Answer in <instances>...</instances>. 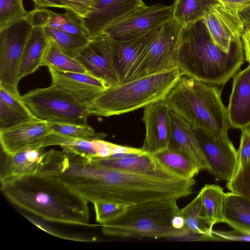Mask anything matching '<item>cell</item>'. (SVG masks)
<instances>
[{
    "instance_id": "cell-8",
    "label": "cell",
    "mask_w": 250,
    "mask_h": 250,
    "mask_svg": "<svg viewBox=\"0 0 250 250\" xmlns=\"http://www.w3.org/2000/svg\"><path fill=\"white\" fill-rule=\"evenodd\" d=\"M32 28L25 18L0 29V85L9 89L18 91L20 64Z\"/></svg>"
},
{
    "instance_id": "cell-39",
    "label": "cell",
    "mask_w": 250,
    "mask_h": 250,
    "mask_svg": "<svg viewBox=\"0 0 250 250\" xmlns=\"http://www.w3.org/2000/svg\"><path fill=\"white\" fill-rule=\"evenodd\" d=\"M241 130L240 146L237 151V169L250 161V126Z\"/></svg>"
},
{
    "instance_id": "cell-15",
    "label": "cell",
    "mask_w": 250,
    "mask_h": 250,
    "mask_svg": "<svg viewBox=\"0 0 250 250\" xmlns=\"http://www.w3.org/2000/svg\"><path fill=\"white\" fill-rule=\"evenodd\" d=\"M48 68L52 84L86 106L110 86L104 80L89 74L63 71L52 66Z\"/></svg>"
},
{
    "instance_id": "cell-33",
    "label": "cell",
    "mask_w": 250,
    "mask_h": 250,
    "mask_svg": "<svg viewBox=\"0 0 250 250\" xmlns=\"http://www.w3.org/2000/svg\"><path fill=\"white\" fill-rule=\"evenodd\" d=\"M23 0H0V29L28 17Z\"/></svg>"
},
{
    "instance_id": "cell-10",
    "label": "cell",
    "mask_w": 250,
    "mask_h": 250,
    "mask_svg": "<svg viewBox=\"0 0 250 250\" xmlns=\"http://www.w3.org/2000/svg\"><path fill=\"white\" fill-rule=\"evenodd\" d=\"M172 18V5L145 6L107 29L105 34L115 42L138 38L161 27Z\"/></svg>"
},
{
    "instance_id": "cell-18",
    "label": "cell",
    "mask_w": 250,
    "mask_h": 250,
    "mask_svg": "<svg viewBox=\"0 0 250 250\" xmlns=\"http://www.w3.org/2000/svg\"><path fill=\"white\" fill-rule=\"evenodd\" d=\"M227 112L231 127L250 126V64L233 76Z\"/></svg>"
},
{
    "instance_id": "cell-40",
    "label": "cell",
    "mask_w": 250,
    "mask_h": 250,
    "mask_svg": "<svg viewBox=\"0 0 250 250\" xmlns=\"http://www.w3.org/2000/svg\"><path fill=\"white\" fill-rule=\"evenodd\" d=\"M212 233L224 241H242L250 242V234L234 229L230 231L212 230Z\"/></svg>"
},
{
    "instance_id": "cell-36",
    "label": "cell",
    "mask_w": 250,
    "mask_h": 250,
    "mask_svg": "<svg viewBox=\"0 0 250 250\" xmlns=\"http://www.w3.org/2000/svg\"><path fill=\"white\" fill-rule=\"evenodd\" d=\"M0 100L27 119L33 117L21 101L18 91L10 90L0 85Z\"/></svg>"
},
{
    "instance_id": "cell-5",
    "label": "cell",
    "mask_w": 250,
    "mask_h": 250,
    "mask_svg": "<svg viewBox=\"0 0 250 250\" xmlns=\"http://www.w3.org/2000/svg\"><path fill=\"white\" fill-rule=\"evenodd\" d=\"M182 75L177 67L111 86L87 106L89 115L128 113L164 99Z\"/></svg>"
},
{
    "instance_id": "cell-17",
    "label": "cell",
    "mask_w": 250,
    "mask_h": 250,
    "mask_svg": "<svg viewBox=\"0 0 250 250\" xmlns=\"http://www.w3.org/2000/svg\"><path fill=\"white\" fill-rule=\"evenodd\" d=\"M99 164L129 172L169 178H181L162 164L153 155L146 152L93 159Z\"/></svg>"
},
{
    "instance_id": "cell-6",
    "label": "cell",
    "mask_w": 250,
    "mask_h": 250,
    "mask_svg": "<svg viewBox=\"0 0 250 250\" xmlns=\"http://www.w3.org/2000/svg\"><path fill=\"white\" fill-rule=\"evenodd\" d=\"M21 100L32 116L40 120L50 123L87 125V106L53 84L32 90L21 96Z\"/></svg>"
},
{
    "instance_id": "cell-20",
    "label": "cell",
    "mask_w": 250,
    "mask_h": 250,
    "mask_svg": "<svg viewBox=\"0 0 250 250\" xmlns=\"http://www.w3.org/2000/svg\"><path fill=\"white\" fill-rule=\"evenodd\" d=\"M44 148L6 155L0 174L1 189L24 177L36 175L43 161Z\"/></svg>"
},
{
    "instance_id": "cell-14",
    "label": "cell",
    "mask_w": 250,
    "mask_h": 250,
    "mask_svg": "<svg viewBox=\"0 0 250 250\" xmlns=\"http://www.w3.org/2000/svg\"><path fill=\"white\" fill-rule=\"evenodd\" d=\"M146 5L143 0H98L91 13L82 19L89 39L102 34L130 13Z\"/></svg>"
},
{
    "instance_id": "cell-19",
    "label": "cell",
    "mask_w": 250,
    "mask_h": 250,
    "mask_svg": "<svg viewBox=\"0 0 250 250\" xmlns=\"http://www.w3.org/2000/svg\"><path fill=\"white\" fill-rule=\"evenodd\" d=\"M171 135L168 148L182 150L190 155L202 170L210 166L199 142L195 128L179 114L170 109Z\"/></svg>"
},
{
    "instance_id": "cell-1",
    "label": "cell",
    "mask_w": 250,
    "mask_h": 250,
    "mask_svg": "<svg viewBox=\"0 0 250 250\" xmlns=\"http://www.w3.org/2000/svg\"><path fill=\"white\" fill-rule=\"evenodd\" d=\"M241 38L225 52L213 42L203 20L184 26L176 54L182 76L213 85L225 83L244 62Z\"/></svg>"
},
{
    "instance_id": "cell-30",
    "label": "cell",
    "mask_w": 250,
    "mask_h": 250,
    "mask_svg": "<svg viewBox=\"0 0 250 250\" xmlns=\"http://www.w3.org/2000/svg\"><path fill=\"white\" fill-rule=\"evenodd\" d=\"M205 211L213 226L223 223L226 193L218 186L206 184L199 191Z\"/></svg>"
},
{
    "instance_id": "cell-25",
    "label": "cell",
    "mask_w": 250,
    "mask_h": 250,
    "mask_svg": "<svg viewBox=\"0 0 250 250\" xmlns=\"http://www.w3.org/2000/svg\"><path fill=\"white\" fill-rule=\"evenodd\" d=\"M180 213L192 233L205 236L209 241H224L212 233L213 226L205 211L200 192L189 204L180 209Z\"/></svg>"
},
{
    "instance_id": "cell-27",
    "label": "cell",
    "mask_w": 250,
    "mask_h": 250,
    "mask_svg": "<svg viewBox=\"0 0 250 250\" xmlns=\"http://www.w3.org/2000/svg\"><path fill=\"white\" fill-rule=\"evenodd\" d=\"M153 155L167 168L184 179H193L202 170L196 160L182 150L167 148Z\"/></svg>"
},
{
    "instance_id": "cell-24",
    "label": "cell",
    "mask_w": 250,
    "mask_h": 250,
    "mask_svg": "<svg viewBox=\"0 0 250 250\" xmlns=\"http://www.w3.org/2000/svg\"><path fill=\"white\" fill-rule=\"evenodd\" d=\"M48 43L44 29L33 27L25 44L19 68L18 79L36 71L41 66V62Z\"/></svg>"
},
{
    "instance_id": "cell-29",
    "label": "cell",
    "mask_w": 250,
    "mask_h": 250,
    "mask_svg": "<svg viewBox=\"0 0 250 250\" xmlns=\"http://www.w3.org/2000/svg\"><path fill=\"white\" fill-rule=\"evenodd\" d=\"M42 66H52L66 72L89 74L78 60L62 52L49 40L41 62Z\"/></svg>"
},
{
    "instance_id": "cell-16",
    "label": "cell",
    "mask_w": 250,
    "mask_h": 250,
    "mask_svg": "<svg viewBox=\"0 0 250 250\" xmlns=\"http://www.w3.org/2000/svg\"><path fill=\"white\" fill-rule=\"evenodd\" d=\"M215 44L225 52L245 30L238 13L226 9L219 2L211 5L203 20Z\"/></svg>"
},
{
    "instance_id": "cell-44",
    "label": "cell",
    "mask_w": 250,
    "mask_h": 250,
    "mask_svg": "<svg viewBox=\"0 0 250 250\" xmlns=\"http://www.w3.org/2000/svg\"><path fill=\"white\" fill-rule=\"evenodd\" d=\"M245 29H250V5L238 13Z\"/></svg>"
},
{
    "instance_id": "cell-31",
    "label": "cell",
    "mask_w": 250,
    "mask_h": 250,
    "mask_svg": "<svg viewBox=\"0 0 250 250\" xmlns=\"http://www.w3.org/2000/svg\"><path fill=\"white\" fill-rule=\"evenodd\" d=\"M43 28L48 40L62 52L74 58L89 40L50 26Z\"/></svg>"
},
{
    "instance_id": "cell-9",
    "label": "cell",
    "mask_w": 250,
    "mask_h": 250,
    "mask_svg": "<svg viewBox=\"0 0 250 250\" xmlns=\"http://www.w3.org/2000/svg\"><path fill=\"white\" fill-rule=\"evenodd\" d=\"M51 123L34 117L14 126L0 129V142L6 155L59 145Z\"/></svg>"
},
{
    "instance_id": "cell-42",
    "label": "cell",
    "mask_w": 250,
    "mask_h": 250,
    "mask_svg": "<svg viewBox=\"0 0 250 250\" xmlns=\"http://www.w3.org/2000/svg\"><path fill=\"white\" fill-rule=\"evenodd\" d=\"M34 4V9L54 7L66 10L62 0H32Z\"/></svg>"
},
{
    "instance_id": "cell-7",
    "label": "cell",
    "mask_w": 250,
    "mask_h": 250,
    "mask_svg": "<svg viewBox=\"0 0 250 250\" xmlns=\"http://www.w3.org/2000/svg\"><path fill=\"white\" fill-rule=\"evenodd\" d=\"M183 28L172 18L160 27L126 82L176 67V54Z\"/></svg>"
},
{
    "instance_id": "cell-34",
    "label": "cell",
    "mask_w": 250,
    "mask_h": 250,
    "mask_svg": "<svg viewBox=\"0 0 250 250\" xmlns=\"http://www.w3.org/2000/svg\"><path fill=\"white\" fill-rule=\"evenodd\" d=\"M227 188L230 192L250 200V161L238 168Z\"/></svg>"
},
{
    "instance_id": "cell-3",
    "label": "cell",
    "mask_w": 250,
    "mask_h": 250,
    "mask_svg": "<svg viewBox=\"0 0 250 250\" xmlns=\"http://www.w3.org/2000/svg\"><path fill=\"white\" fill-rule=\"evenodd\" d=\"M177 201L152 200L128 206L117 218L101 225L102 231L122 238H182L194 234L180 215Z\"/></svg>"
},
{
    "instance_id": "cell-23",
    "label": "cell",
    "mask_w": 250,
    "mask_h": 250,
    "mask_svg": "<svg viewBox=\"0 0 250 250\" xmlns=\"http://www.w3.org/2000/svg\"><path fill=\"white\" fill-rule=\"evenodd\" d=\"M65 152L86 159L103 158L126 153H141V148L123 146L103 140H74L61 146Z\"/></svg>"
},
{
    "instance_id": "cell-26",
    "label": "cell",
    "mask_w": 250,
    "mask_h": 250,
    "mask_svg": "<svg viewBox=\"0 0 250 250\" xmlns=\"http://www.w3.org/2000/svg\"><path fill=\"white\" fill-rule=\"evenodd\" d=\"M223 223L250 234V200L232 192L226 193Z\"/></svg>"
},
{
    "instance_id": "cell-37",
    "label": "cell",
    "mask_w": 250,
    "mask_h": 250,
    "mask_svg": "<svg viewBox=\"0 0 250 250\" xmlns=\"http://www.w3.org/2000/svg\"><path fill=\"white\" fill-rule=\"evenodd\" d=\"M27 119L0 100V129L14 126Z\"/></svg>"
},
{
    "instance_id": "cell-21",
    "label": "cell",
    "mask_w": 250,
    "mask_h": 250,
    "mask_svg": "<svg viewBox=\"0 0 250 250\" xmlns=\"http://www.w3.org/2000/svg\"><path fill=\"white\" fill-rule=\"evenodd\" d=\"M158 28L136 38L116 42L115 64L121 83L130 77Z\"/></svg>"
},
{
    "instance_id": "cell-38",
    "label": "cell",
    "mask_w": 250,
    "mask_h": 250,
    "mask_svg": "<svg viewBox=\"0 0 250 250\" xmlns=\"http://www.w3.org/2000/svg\"><path fill=\"white\" fill-rule=\"evenodd\" d=\"M98 0H62L66 11H70L81 19L87 16Z\"/></svg>"
},
{
    "instance_id": "cell-35",
    "label": "cell",
    "mask_w": 250,
    "mask_h": 250,
    "mask_svg": "<svg viewBox=\"0 0 250 250\" xmlns=\"http://www.w3.org/2000/svg\"><path fill=\"white\" fill-rule=\"evenodd\" d=\"M96 220L101 225L105 224L120 215L128 207L112 202H97L93 203Z\"/></svg>"
},
{
    "instance_id": "cell-22",
    "label": "cell",
    "mask_w": 250,
    "mask_h": 250,
    "mask_svg": "<svg viewBox=\"0 0 250 250\" xmlns=\"http://www.w3.org/2000/svg\"><path fill=\"white\" fill-rule=\"evenodd\" d=\"M27 19L33 27L48 26L89 39L82 19L70 11L58 13L47 8L34 9Z\"/></svg>"
},
{
    "instance_id": "cell-43",
    "label": "cell",
    "mask_w": 250,
    "mask_h": 250,
    "mask_svg": "<svg viewBox=\"0 0 250 250\" xmlns=\"http://www.w3.org/2000/svg\"><path fill=\"white\" fill-rule=\"evenodd\" d=\"M244 55L246 61L250 64V29H245L242 36Z\"/></svg>"
},
{
    "instance_id": "cell-4",
    "label": "cell",
    "mask_w": 250,
    "mask_h": 250,
    "mask_svg": "<svg viewBox=\"0 0 250 250\" xmlns=\"http://www.w3.org/2000/svg\"><path fill=\"white\" fill-rule=\"evenodd\" d=\"M164 100L195 128L214 135L228 134L231 126L227 109L215 85L182 76Z\"/></svg>"
},
{
    "instance_id": "cell-13",
    "label": "cell",
    "mask_w": 250,
    "mask_h": 250,
    "mask_svg": "<svg viewBox=\"0 0 250 250\" xmlns=\"http://www.w3.org/2000/svg\"><path fill=\"white\" fill-rule=\"evenodd\" d=\"M144 108L146 133L141 149L153 155L168 147L171 135L170 109L164 99Z\"/></svg>"
},
{
    "instance_id": "cell-28",
    "label": "cell",
    "mask_w": 250,
    "mask_h": 250,
    "mask_svg": "<svg viewBox=\"0 0 250 250\" xmlns=\"http://www.w3.org/2000/svg\"><path fill=\"white\" fill-rule=\"evenodd\" d=\"M217 0H175L172 18L183 27L204 19L209 7Z\"/></svg>"
},
{
    "instance_id": "cell-12",
    "label": "cell",
    "mask_w": 250,
    "mask_h": 250,
    "mask_svg": "<svg viewBox=\"0 0 250 250\" xmlns=\"http://www.w3.org/2000/svg\"><path fill=\"white\" fill-rule=\"evenodd\" d=\"M196 133L216 181H229L237 167V151L228 134L214 135L200 129Z\"/></svg>"
},
{
    "instance_id": "cell-11",
    "label": "cell",
    "mask_w": 250,
    "mask_h": 250,
    "mask_svg": "<svg viewBox=\"0 0 250 250\" xmlns=\"http://www.w3.org/2000/svg\"><path fill=\"white\" fill-rule=\"evenodd\" d=\"M116 42L102 34L90 39L75 57L89 74L106 82L110 86L121 83L115 64Z\"/></svg>"
},
{
    "instance_id": "cell-32",
    "label": "cell",
    "mask_w": 250,
    "mask_h": 250,
    "mask_svg": "<svg viewBox=\"0 0 250 250\" xmlns=\"http://www.w3.org/2000/svg\"><path fill=\"white\" fill-rule=\"evenodd\" d=\"M52 131L74 140H94L103 139L106 136L104 133L97 132L87 125L67 123H51Z\"/></svg>"
},
{
    "instance_id": "cell-41",
    "label": "cell",
    "mask_w": 250,
    "mask_h": 250,
    "mask_svg": "<svg viewBox=\"0 0 250 250\" xmlns=\"http://www.w3.org/2000/svg\"><path fill=\"white\" fill-rule=\"evenodd\" d=\"M225 8L233 13L239 11L250 5V0H217Z\"/></svg>"
},
{
    "instance_id": "cell-2",
    "label": "cell",
    "mask_w": 250,
    "mask_h": 250,
    "mask_svg": "<svg viewBox=\"0 0 250 250\" xmlns=\"http://www.w3.org/2000/svg\"><path fill=\"white\" fill-rule=\"evenodd\" d=\"M1 189L13 204L44 220L91 226L88 202L53 178L36 174Z\"/></svg>"
}]
</instances>
